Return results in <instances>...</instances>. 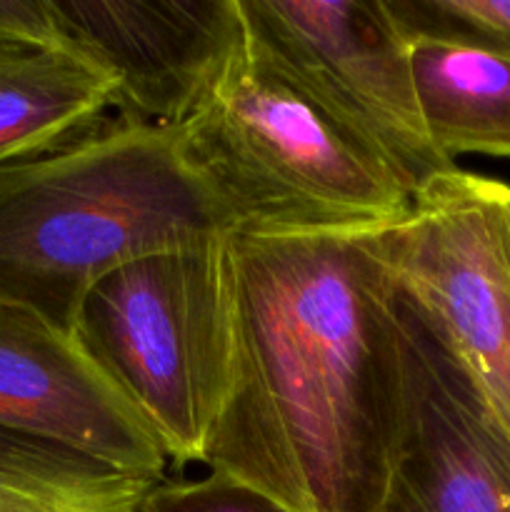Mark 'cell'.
I'll list each match as a JSON object with an SVG mask.
<instances>
[{
    "mask_svg": "<svg viewBox=\"0 0 510 512\" xmlns=\"http://www.w3.org/2000/svg\"><path fill=\"white\" fill-rule=\"evenodd\" d=\"M233 230L180 125L108 118L75 143L0 165V303L73 333L110 270Z\"/></svg>",
    "mask_w": 510,
    "mask_h": 512,
    "instance_id": "2",
    "label": "cell"
},
{
    "mask_svg": "<svg viewBox=\"0 0 510 512\" xmlns=\"http://www.w3.org/2000/svg\"><path fill=\"white\" fill-rule=\"evenodd\" d=\"M405 405L380 512H510V435L418 303L395 295Z\"/></svg>",
    "mask_w": 510,
    "mask_h": 512,
    "instance_id": "7",
    "label": "cell"
},
{
    "mask_svg": "<svg viewBox=\"0 0 510 512\" xmlns=\"http://www.w3.org/2000/svg\"><path fill=\"white\" fill-rule=\"evenodd\" d=\"M110 110L108 75L65 43L0 48V165L75 143Z\"/></svg>",
    "mask_w": 510,
    "mask_h": 512,
    "instance_id": "10",
    "label": "cell"
},
{
    "mask_svg": "<svg viewBox=\"0 0 510 512\" xmlns=\"http://www.w3.org/2000/svg\"><path fill=\"white\" fill-rule=\"evenodd\" d=\"M140 512H295L245 480L210 470L205 478H160Z\"/></svg>",
    "mask_w": 510,
    "mask_h": 512,
    "instance_id": "14",
    "label": "cell"
},
{
    "mask_svg": "<svg viewBox=\"0 0 510 512\" xmlns=\"http://www.w3.org/2000/svg\"><path fill=\"white\" fill-rule=\"evenodd\" d=\"M393 265L510 435V185L430 180L393 225Z\"/></svg>",
    "mask_w": 510,
    "mask_h": 512,
    "instance_id": "6",
    "label": "cell"
},
{
    "mask_svg": "<svg viewBox=\"0 0 510 512\" xmlns=\"http://www.w3.org/2000/svg\"><path fill=\"white\" fill-rule=\"evenodd\" d=\"M180 135L233 233L388 228L410 210L395 175L260 63L245 35Z\"/></svg>",
    "mask_w": 510,
    "mask_h": 512,
    "instance_id": "3",
    "label": "cell"
},
{
    "mask_svg": "<svg viewBox=\"0 0 510 512\" xmlns=\"http://www.w3.org/2000/svg\"><path fill=\"white\" fill-rule=\"evenodd\" d=\"M233 375L200 463L295 512H380L405 405L393 225L230 233Z\"/></svg>",
    "mask_w": 510,
    "mask_h": 512,
    "instance_id": "1",
    "label": "cell"
},
{
    "mask_svg": "<svg viewBox=\"0 0 510 512\" xmlns=\"http://www.w3.org/2000/svg\"><path fill=\"white\" fill-rule=\"evenodd\" d=\"M408 38L468 45L510 58V0H385Z\"/></svg>",
    "mask_w": 510,
    "mask_h": 512,
    "instance_id": "13",
    "label": "cell"
},
{
    "mask_svg": "<svg viewBox=\"0 0 510 512\" xmlns=\"http://www.w3.org/2000/svg\"><path fill=\"white\" fill-rule=\"evenodd\" d=\"M73 335L165 458L200 463L233 375L230 233L110 270L80 303Z\"/></svg>",
    "mask_w": 510,
    "mask_h": 512,
    "instance_id": "4",
    "label": "cell"
},
{
    "mask_svg": "<svg viewBox=\"0 0 510 512\" xmlns=\"http://www.w3.org/2000/svg\"><path fill=\"white\" fill-rule=\"evenodd\" d=\"M158 480L0 430V512H140Z\"/></svg>",
    "mask_w": 510,
    "mask_h": 512,
    "instance_id": "12",
    "label": "cell"
},
{
    "mask_svg": "<svg viewBox=\"0 0 510 512\" xmlns=\"http://www.w3.org/2000/svg\"><path fill=\"white\" fill-rule=\"evenodd\" d=\"M58 40L113 83L115 120L180 125L240 38L238 0H50Z\"/></svg>",
    "mask_w": 510,
    "mask_h": 512,
    "instance_id": "8",
    "label": "cell"
},
{
    "mask_svg": "<svg viewBox=\"0 0 510 512\" xmlns=\"http://www.w3.org/2000/svg\"><path fill=\"white\" fill-rule=\"evenodd\" d=\"M248 48L413 198L458 165L430 140L410 40L385 0H238Z\"/></svg>",
    "mask_w": 510,
    "mask_h": 512,
    "instance_id": "5",
    "label": "cell"
},
{
    "mask_svg": "<svg viewBox=\"0 0 510 512\" xmlns=\"http://www.w3.org/2000/svg\"><path fill=\"white\" fill-rule=\"evenodd\" d=\"M60 43L50 0H0V48Z\"/></svg>",
    "mask_w": 510,
    "mask_h": 512,
    "instance_id": "15",
    "label": "cell"
},
{
    "mask_svg": "<svg viewBox=\"0 0 510 512\" xmlns=\"http://www.w3.org/2000/svg\"><path fill=\"white\" fill-rule=\"evenodd\" d=\"M410 40L420 113L435 148L510 160V58L468 45Z\"/></svg>",
    "mask_w": 510,
    "mask_h": 512,
    "instance_id": "11",
    "label": "cell"
},
{
    "mask_svg": "<svg viewBox=\"0 0 510 512\" xmlns=\"http://www.w3.org/2000/svg\"><path fill=\"white\" fill-rule=\"evenodd\" d=\"M0 430L58 443L150 478H163L168 465L158 440L73 333L5 303H0Z\"/></svg>",
    "mask_w": 510,
    "mask_h": 512,
    "instance_id": "9",
    "label": "cell"
}]
</instances>
